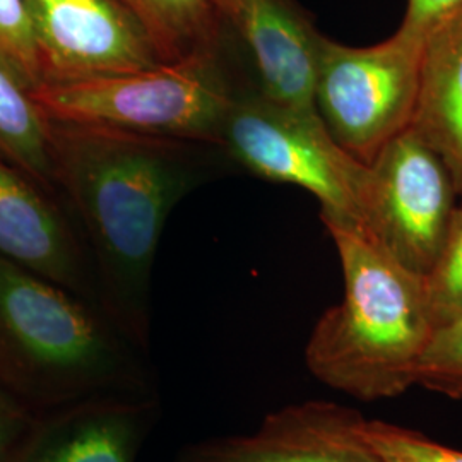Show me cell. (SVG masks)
<instances>
[{
  "instance_id": "6da1fadb",
  "label": "cell",
  "mask_w": 462,
  "mask_h": 462,
  "mask_svg": "<svg viewBox=\"0 0 462 462\" xmlns=\"http://www.w3.org/2000/svg\"><path fill=\"white\" fill-rule=\"evenodd\" d=\"M53 187L89 252L99 307L148 353L151 276L166 219L235 166L216 143L49 120Z\"/></svg>"
},
{
  "instance_id": "7a4b0ae2",
  "label": "cell",
  "mask_w": 462,
  "mask_h": 462,
  "mask_svg": "<svg viewBox=\"0 0 462 462\" xmlns=\"http://www.w3.org/2000/svg\"><path fill=\"white\" fill-rule=\"evenodd\" d=\"M146 355L97 305L0 257V389L28 411L154 396Z\"/></svg>"
},
{
  "instance_id": "3957f363",
  "label": "cell",
  "mask_w": 462,
  "mask_h": 462,
  "mask_svg": "<svg viewBox=\"0 0 462 462\" xmlns=\"http://www.w3.org/2000/svg\"><path fill=\"white\" fill-rule=\"evenodd\" d=\"M326 228L341 261L345 297L315 324L307 366L315 379L360 401L401 396L413 387L435 329L425 278L364 230Z\"/></svg>"
},
{
  "instance_id": "277c9868",
  "label": "cell",
  "mask_w": 462,
  "mask_h": 462,
  "mask_svg": "<svg viewBox=\"0 0 462 462\" xmlns=\"http://www.w3.org/2000/svg\"><path fill=\"white\" fill-rule=\"evenodd\" d=\"M254 83L228 43L179 64L42 84L32 91L47 120L190 141H219L231 103Z\"/></svg>"
},
{
  "instance_id": "5b68a950",
  "label": "cell",
  "mask_w": 462,
  "mask_h": 462,
  "mask_svg": "<svg viewBox=\"0 0 462 462\" xmlns=\"http://www.w3.org/2000/svg\"><path fill=\"white\" fill-rule=\"evenodd\" d=\"M217 144L235 168L310 192L326 226L364 230L368 165L332 139L317 110L273 101L255 84H245L231 103Z\"/></svg>"
},
{
  "instance_id": "8992f818",
  "label": "cell",
  "mask_w": 462,
  "mask_h": 462,
  "mask_svg": "<svg viewBox=\"0 0 462 462\" xmlns=\"http://www.w3.org/2000/svg\"><path fill=\"white\" fill-rule=\"evenodd\" d=\"M423 33L401 24L370 47H349L326 34L320 42L315 110L332 139L364 165L413 124Z\"/></svg>"
},
{
  "instance_id": "52a82bcc",
  "label": "cell",
  "mask_w": 462,
  "mask_h": 462,
  "mask_svg": "<svg viewBox=\"0 0 462 462\" xmlns=\"http://www.w3.org/2000/svg\"><path fill=\"white\" fill-rule=\"evenodd\" d=\"M457 199L444 160L410 127L368 165L364 231L399 264L425 278L446 244Z\"/></svg>"
},
{
  "instance_id": "ba28073f",
  "label": "cell",
  "mask_w": 462,
  "mask_h": 462,
  "mask_svg": "<svg viewBox=\"0 0 462 462\" xmlns=\"http://www.w3.org/2000/svg\"><path fill=\"white\" fill-rule=\"evenodd\" d=\"M23 2L42 64V84L125 74L163 64L143 24L116 0Z\"/></svg>"
},
{
  "instance_id": "9c48e42d",
  "label": "cell",
  "mask_w": 462,
  "mask_h": 462,
  "mask_svg": "<svg viewBox=\"0 0 462 462\" xmlns=\"http://www.w3.org/2000/svg\"><path fill=\"white\" fill-rule=\"evenodd\" d=\"M216 17L273 101L315 110L314 84L324 34L298 0H211Z\"/></svg>"
},
{
  "instance_id": "30bf717a",
  "label": "cell",
  "mask_w": 462,
  "mask_h": 462,
  "mask_svg": "<svg viewBox=\"0 0 462 462\" xmlns=\"http://www.w3.org/2000/svg\"><path fill=\"white\" fill-rule=\"evenodd\" d=\"M0 257L99 307L93 263L66 206L26 173L2 160Z\"/></svg>"
},
{
  "instance_id": "8fae6325",
  "label": "cell",
  "mask_w": 462,
  "mask_h": 462,
  "mask_svg": "<svg viewBox=\"0 0 462 462\" xmlns=\"http://www.w3.org/2000/svg\"><path fill=\"white\" fill-rule=\"evenodd\" d=\"M364 416L330 401H305L267 414L245 435L182 447L173 462H382L365 444Z\"/></svg>"
},
{
  "instance_id": "7c38bea8",
  "label": "cell",
  "mask_w": 462,
  "mask_h": 462,
  "mask_svg": "<svg viewBox=\"0 0 462 462\" xmlns=\"http://www.w3.org/2000/svg\"><path fill=\"white\" fill-rule=\"evenodd\" d=\"M158 408L156 396L99 397L34 414L4 462H135Z\"/></svg>"
},
{
  "instance_id": "4fadbf2b",
  "label": "cell",
  "mask_w": 462,
  "mask_h": 462,
  "mask_svg": "<svg viewBox=\"0 0 462 462\" xmlns=\"http://www.w3.org/2000/svg\"><path fill=\"white\" fill-rule=\"evenodd\" d=\"M411 129L444 160L462 198V7L423 33Z\"/></svg>"
},
{
  "instance_id": "5bb4252c",
  "label": "cell",
  "mask_w": 462,
  "mask_h": 462,
  "mask_svg": "<svg viewBox=\"0 0 462 462\" xmlns=\"http://www.w3.org/2000/svg\"><path fill=\"white\" fill-rule=\"evenodd\" d=\"M146 30L163 64L209 55L228 42L211 0H116Z\"/></svg>"
},
{
  "instance_id": "9a60e30c",
  "label": "cell",
  "mask_w": 462,
  "mask_h": 462,
  "mask_svg": "<svg viewBox=\"0 0 462 462\" xmlns=\"http://www.w3.org/2000/svg\"><path fill=\"white\" fill-rule=\"evenodd\" d=\"M0 160L57 196L49 152V120L32 91L0 62ZM59 198V196H57Z\"/></svg>"
},
{
  "instance_id": "2e32d148",
  "label": "cell",
  "mask_w": 462,
  "mask_h": 462,
  "mask_svg": "<svg viewBox=\"0 0 462 462\" xmlns=\"http://www.w3.org/2000/svg\"><path fill=\"white\" fill-rule=\"evenodd\" d=\"M414 385L462 399V315L435 326L416 366Z\"/></svg>"
},
{
  "instance_id": "e0dca14e",
  "label": "cell",
  "mask_w": 462,
  "mask_h": 462,
  "mask_svg": "<svg viewBox=\"0 0 462 462\" xmlns=\"http://www.w3.org/2000/svg\"><path fill=\"white\" fill-rule=\"evenodd\" d=\"M425 286L435 326L462 315V198Z\"/></svg>"
},
{
  "instance_id": "ac0fdd59",
  "label": "cell",
  "mask_w": 462,
  "mask_h": 462,
  "mask_svg": "<svg viewBox=\"0 0 462 462\" xmlns=\"http://www.w3.org/2000/svg\"><path fill=\"white\" fill-rule=\"evenodd\" d=\"M362 437L382 462H462L461 450L379 420L370 421L364 418Z\"/></svg>"
},
{
  "instance_id": "d6986e66",
  "label": "cell",
  "mask_w": 462,
  "mask_h": 462,
  "mask_svg": "<svg viewBox=\"0 0 462 462\" xmlns=\"http://www.w3.org/2000/svg\"><path fill=\"white\" fill-rule=\"evenodd\" d=\"M0 62L30 91L43 83L33 32L23 0H0Z\"/></svg>"
},
{
  "instance_id": "ffe728a7",
  "label": "cell",
  "mask_w": 462,
  "mask_h": 462,
  "mask_svg": "<svg viewBox=\"0 0 462 462\" xmlns=\"http://www.w3.org/2000/svg\"><path fill=\"white\" fill-rule=\"evenodd\" d=\"M33 418L32 411L0 389V462H4L11 448L16 446Z\"/></svg>"
},
{
  "instance_id": "44dd1931",
  "label": "cell",
  "mask_w": 462,
  "mask_h": 462,
  "mask_svg": "<svg viewBox=\"0 0 462 462\" xmlns=\"http://www.w3.org/2000/svg\"><path fill=\"white\" fill-rule=\"evenodd\" d=\"M459 7H462V0H408L406 14L401 24L423 33L437 19Z\"/></svg>"
}]
</instances>
